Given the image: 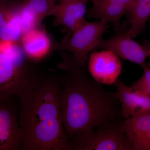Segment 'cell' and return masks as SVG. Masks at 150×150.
Returning a JSON list of instances; mask_svg holds the SVG:
<instances>
[{
    "instance_id": "1",
    "label": "cell",
    "mask_w": 150,
    "mask_h": 150,
    "mask_svg": "<svg viewBox=\"0 0 150 150\" xmlns=\"http://www.w3.org/2000/svg\"><path fill=\"white\" fill-rule=\"evenodd\" d=\"M60 67L64 72L56 79L58 100L69 141L99 125L124 118L114 93L92 79L71 55H63Z\"/></svg>"
},
{
    "instance_id": "2",
    "label": "cell",
    "mask_w": 150,
    "mask_h": 150,
    "mask_svg": "<svg viewBox=\"0 0 150 150\" xmlns=\"http://www.w3.org/2000/svg\"><path fill=\"white\" fill-rule=\"evenodd\" d=\"M56 79L36 76L19 93L20 149L69 150L59 107Z\"/></svg>"
},
{
    "instance_id": "3",
    "label": "cell",
    "mask_w": 150,
    "mask_h": 150,
    "mask_svg": "<svg viewBox=\"0 0 150 150\" xmlns=\"http://www.w3.org/2000/svg\"><path fill=\"white\" fill-rule=\"evenodd\" d=\"M20 44L0 40V98L16 96L36 77Z\"/></svg>"
},
{
    "instance_id": "4",
    "label": "cell",
    "mask_w": 150,
    "mask_h": 150,
    "mask_svg": "<svg viewBox=\"0 0 150 150\" xmlns=\"http://www.w3.org/2000/svg\"><path fill=\"white\" fill-rule=\"evenodd\" d=\"M124 119L101 124L69 140L70 150H134L124 129Z\"/></svg>"
},
{
    "instance_id": "5",
    "label": "cell",
    "mask_w": 150,
    "mask_h": 150,
    "mask_svg": "<svg viewBox=\"0 0 150 150\" xmlns=\"http://www.w3.org/2000/svg\"><path fill=\"white\" fill-rule=\"evenodd\" d=\"M108 23L103 20L93 22L86 21L57 44V48L69 52L78 65L85 67L88 60V55L96 50L102 40Z\"/></svg>"
},
{
    "instance_id": "6",
    "label": "cell",
    "mask_w": 150,
    "mask_h": 150,
    "mask_svg": "<svg viewBox=\"0 0 150 150\" xmlns=\"http://www.w3.org/2000/svg\"><path fill=\"white\" fill-rule=\"evenodd\" d=\"M88 71L94 80L101 84L112 85L122 70L120 58L112 51H94L88 59Z\"/></svg>"
},
{
    "instance_id": "7",
    "label": "cell",
    "mask_w": 150,
    "mask_h": 150,
    "mask_svg": "<svg viewBox=\"0 0 150 150\" xmlns=\"http://www.w3.org/2000/svg\"><path fill=\"white\" fill-rule=\"evenodd\" d=\"M0 98V150L20 149L21 132L11 98Z\"/></svg>"
},
{
    "instance_id": "8",
    "label": "cell",
    "mask_w": 150,
    "mask_h": 150,
    "mask_svg": "<svg viewBox=\"0 0 150 150\" xmlns=\"http://www.w3.org/2000/svg\"><path fill=\"white\" fill-rule=\"evenodd\" d=\"M99 49L112 51L119 58L137 64L144 69L148 67L146 61L149 56L146 49L127 35L126 32L102 39L97 47L96 50Z\"/></svg>"
},
{
    "instance_id": "9",
    "label": "cell",
    "mask_w": 150,
    "mask_h": 150,
    "mask_svg": "<svg viewBox=\"0 0 150 150\" xmlns=\"http://www.w3.org/2000/svg\"><path fill=\"white\" fill-rule=\"evenodd\" d=\"M93 6L88 11L90 18L100 19L114 25L115 30L122 29L120 20L128 13L136 0H91Z\"/></svg>"
},
{
    "instance_id": "10",
    "label": "cell",
    "mask_w": 150,
    "mask_h": 150,
    "mask_svg": "<svg viewBox=\"0 0 150 150\" xmlns=\"http://www.w3.org/2000/svg\"><path fill=\"white\" fill-rule=\"evenodd\" d=\"M58 1L53 14L55 23L62 25L70 34L86 21L84 16L88 1L59 0Z\"/></svg>"
},
{
    "instance_id": "11",
    "label": "cell",
    "mask_w": 150,
    "mask_h": 150,
    "mask_svg": "<svg viewBox=\"0 0 150 150\" xmlns=\"http://www.w3.org/2000/svg\"><path fill=\"white\" fill-rule=\"evenodd\" d=\"M59 0H22L17 14L23 33L38 28L42 20L53 15ZM23 33V34H24Z\"/></svg>"
},
{
    "instance_id": "12",
    "label": "cell",
    "mask_w": 150,
    "mask_h": 150,
    "mask_svg": "<svg viewBox=\"0 0 150 150\" xmlns=\"http://www.w3.org/2000/svg\"><path fill=\"white\" fill-rule=\"evenodd\" d=\"M117 90L114 95L121 104V113L124 119L133 116L137 110L146 111L150 108V95L134 89L118 79L114 83Z\"/></svg>"
},
{
    "instance_id": "13",
    "label": "cell",
    "mask_w": 150,
    "mask_h": 150,
    "mask_svg": "<svg viewBox=\"0 0 150 150\" xmlns=\"http://www.w3.org/2000/svg\"><path fill=\"white\" fill-rule=\"evenodd\" d=\"M123 125L134 150H150V113L134 114Z\"/></svg>"
},
{
    "instance_id": "14",
    "label": "cell",
    "mask_w": 150,
    "mask_h": 150,
    "mask_svg": "<svg viewBox=\"0 0 150 150\" xmlns=\"http://www.w3.org/2000/svg\"><path fill=\"white\" fill-rule=\"evenodd\" d=\"M20 45L26 57L37 60L48 53L51 41L45 31L36 28L25 33L21 40Z\"/></svg>"
},
{
    "instance_id": "15",
    "label": "cell",
    "mask_w": 150,
    "mask_h": 150,
    "mask_svg": "<svg viewBox=\"0 0 150 150\" xmlns=\"http://www.w3.org/2000/svg\"><path fill=\"white\" fill-rule=\"evenodd\" d=\"M129 14L130 28L126 31L129 36L134 38L142 32L150 16V0H136Z\"/></svg>"
},
{
    "instance_id": "16",
    "label": "cell",
    "mask_w": 150,
    "mask_h": 150,
    "mask_svg": "<svg viewBox=\"0 0 150 150\" xmlns=\"http://www.w3.org/2000/svg\"><path fill=\"white\" fill-rule=\"evenodd\" d=\"M17 12L0 27L1 41L13 43H20L24 33Z\"/></svg>"
},
{
    "instance_id": "17",
    "label": "cell",
    "mask_w": 150,
    "mask_h": 150,
    "mask_svg": "<svg viewBox=\"0 0 150 150\" xmlns=\"http://www.w3.org/2000/svg\"><path fill=\"white\" fill-rule=\"evenodd\" d=\"M22 1L0 0V27L17 12Z\"/></svg>"
},
{
    "instance_id": "18",
    "label": "cell",
    "mask_w": 150,
    "mask_h": 150,
    "mask_svg": "<svg viewBox=\"0 0 150 150\" xmlns=\"http://www.w3.org/2000/svg\"><path fill=\"white\" fill-rule=\"evenodd\" d=\"M144 72L139 79L132 84L134 89L144 92L150 95V68L144 69Z\"/></svg>"
},
{
    "instance_id": "19",
    "label": "cell",
    "mask_w": 150,
    "mask_h": 150,
    "mask_svg": "<svg viewBox=\"0 0 150 150\" xmlns=\"http://www.w3.org/2000/svg\"><path fill=\"white\" fill-rule=\"evenodd\" d=\"M143 46L147 52L149 57H150V42L146 40L144 42V45Z\"/></svg>"
},
{
    "instance_id": "20",
    "label": "cell",
    "mask_w": 150,
    "mask_h": 150,
    "mask_svg": "<svg viewBox=\"0 0 150 150\" xmlns=\"http://www.w3.org/2000/svg\"><path fill=\"white\" fill-rule=\"evenodd\" d=\"M86 1H90V0H86Z\"/></svg>"
}]
</instances>
